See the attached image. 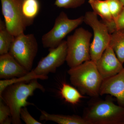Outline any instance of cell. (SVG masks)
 <instances>
[{
  "mask_svg": "<svg viewBox=\"0 0 124 124\" xmlns=\"http://www.w3.org/2000/svg\"><path fill=\"white\" fill-rule=\"evenodd\" d=\"M27 82H19L9 85L0 95V99L3 100L10 109L13 124H22L20 110L23 107L34 105L27 100L33 95L35 90L38 89L45 91L44 86L38 82L37 79L31 80L28 83Z\"/></svg>",
  "mask_w": 124,
  "mask_h": 124,
  "instance_id": "1",
  "label": "cell"
},
{
  "mask_svg": "<svg viewBox=\"0 0 124 124\" xmlns=\"http://www.w3.org/2000/svg\"><path fill=\"white\" fill-rule=\"evenodd\" d=\"M72 84L82 94L97 98L100 95L103 79L94 62L90 60L68 71Z\"/></svg>",
  "mask_w": 124,
  "mask_h": 124,
  "instance_id": "2",
  "label": "cell"
},
{
  "mask_svg": "<svg viewBox=\"0 0 124 124\" xmlns=\"http://www.w3.org/2000/svg\"><path fill=\"white\" fill-rule=\"evenodd\" d=\"M83 117L89 124H124V107L110 99L98 100L85 109Z\"/></svg>",
  "mask_w": 124,
  "mask_h": 124,
  "instance_id": "3",
  "label": "cell"
},
{
  "mask_svg": "<svg viewBox=\"0 0 124 124\" xmlns=\"http://www.w3.org/2000/svg\"><path fill=\"white\" fill-rule=\"evenodd\" d=\"M92 36L90 32L80 27L75 29L73 35L68 37L66 62L70 68L91 60L90 40Z\"/></svg>",
  "mask_w": 124,
  "mask_h": 124,
  "instance_id": "4",
  "label": "cell"
},
{
  "mask_svg": "<svg viewBox=\"0 0 124 124\" xmlns=\"http://www.w3.org/2000/svg\"><path fill=\"white\" fill-rule=\"evenodd\" d=\"M38 51V42L35 35L23 32L15 36L9 53L29 72Z\"/></svg>",
  "mask_w": 124,
  "mask_h": 124,
  "instance_id": "5",
  "label": "cell"
},
{
  "mask_svg": "<svg viewBox=\"0 0 124 124\" xmlns=\"http://www.w3.org/2000/svg\"><path fill=\"white\" fill-rule=\"evenodd\" d=\"M84 22V16L70 19L66 13L61 11L56 18L53 28L42 36L43 46L49 49L57 47L69 33Z\"/></svg>",
  "mask_w": 124,
  "mask_h": 124,
  "instance_id": "6",
  "label": "cell"
},
{
  "mask_svg": "<svg viewBox=\"0 0 124 124\" xmlns=\"http://www.w3.org/2000/svg\"><path fill=\"white\" fill-rule=\"evenodd\" d=\"M49 51L48 54L41 58L35 68L27 74L30 80L46 79L48 74L55 73L58 68L66 62L67 53L66 41L63 40L58 46L49 49Z\"/></svg>",
  "mask_w": 124,
  "mask_h": 124,
  "instance_id": "7",
  "label": "cell"
},
{
  "mask_svg": "<svg viewBox=\"0 0 124 124\" xmlns=\"http://www.w3.org/2000/svg\"><path fill=\"white\" fill-rule=\"evenodd\" d=\"M84 17V22L93 29V38L91 44V60L96 63L101 57L107 46L110 38L106 25L98 19V16L93 11H87Z\"/></svg>",
  "mask_w": 124,
  "mask_h": 124,
  "instance_id": "8",
  "label": "cell"
},
{
  "mask_svg": "<svg viewBox=\"0 0 124 124\" xmlns=\"http://www.w3.org/2000/svg\"><path fill=\"white\" fill-rule=\"evenodd\" d=\"M1 12L8 31L15 36L24 32L28 27L22 13V0H0Z\"/></svg>",
  "mask_w": 124,
  "mask_h": 124,
  "instance_id": "9",
  "label": "cell"
},
{
  "mask_svg": "<svg viewBox=\"0 0 124 124\" xmlns=\"http://www.w3.org/2000/svg\"><path fill=\"white\" fill-rule=\"evenodd\" d=\"M95 63L103 80L116 75L124 68L123 64L109 45Z\"/></svg>",
  "mask_w": 124,
  "mask_h": 124,
  "instance_id": "10",
  "label": "cell"
},
{
  "mask_svg": "<svg viewBox=\"0 0 124 124\" xmlns=\"http://www.w3.org/2000/svg\"><path fill=\"white\" fill-rule=\"evenodd\" d=\"M99 94L115 97L118 105L124 107V68L116 75L103 80Z\"/></svg>",
  "mask_w": 124,
  "mask_h": 124,
  "instance_id": "11",
  "label": "cell"
},
{
  "mask_svg": "<svg viewBox=\"0 0 124 124\" xmlns=\"http://www.w3.org/2000/svg\"><path fill=\"white\" fill-rule=\"evenodd\" d=\"M29 72L9 53L0 55V78L8 79L22 77Z\"/></svg>",
  "mask_w": 124,
  "mask_h": 124,
  "instance_id": "12",
  "label": "cell"
},
{
  "mask_svg": "<svg viewBox=\"0 0 124 124\" xmlns=\"http://www.w3.org/2000/svg\"><path fill=\"white\" fill-rule=\"evenodd\" d=\"M40 120L53 121L59 124H89L82 116L77 115H64L50 114L45 111L40 110Z\"/></svg>",
  "mask_w": 124,
  "mask_h": 124,
  "instance_id": "13",
  "label": "cell"
},
{
  "mask_svg": "<svg viewBox=\"0 0 124 124\" xmlns=\"http://www.w3.org/2000/svg\"><path fill=\"white\" fill-rule=\"evenodd\" d=\"M22 13L28 26L33 23L40 9V4L39 0H22Z\"/></svg>",
  "mask_w": 124,
  "mask_h": 124,
  "instance_id": "14",
  "label": "cell"
},
{
  "mask_svg": "<svg viewBox=\"0 0 124 124\" xmlns=\"http://www.w3.org/2000/svg\"><path fill=\"white\" fill-rule=\"evenodd\" d=\"M109 46L115 52L121 62L124 63V29L110 33Z\"/></svg>",
  "mask_w": 124,
  "mask_h": 124,
  "instance_id": "15",
  "label": "cell"
},
{
  "mask_svg": "<svg viewBox=\"0 0 124 124\" xmlns=\"http://www.w3.org/2000/svg\"><path fill=\"white\" fill-rule=\"evenodd\" d=\"M93 11L101 18L102 22L109 23L113 21L107 0H89Z\"/></svg>",
  "mask_w": 124,
  "mask_h": 124,
  "instance_id": "16",
  "label": "cell"
},
{
  "mask_svg": "<svg viewBox=\"0 0 124 124\" xmlns=\"http://www.w3.org/2000/svg\"><path fill=\"white\" fill-rule=\"evenodd\" d=\"M60 93L62 98L70 104L76 105L85 97L75 88L66 83H63Z\"/></svg>",
  "mask_w": 124,
  "mask_h": 124,
  "instance_id": "17",
  "label": "cell"
},
{
  "mask_svg": "<svg viewBox=\"0 0 124 124\" xmlns=\"http://www.w3.org/2000/svg\"><path fill=\"white\" fill-rule=\"evenodd\" d=\"M15 36L6 28L4 21L0 20V54L9 53Z\"/></svg>",
  "mask_w": 124,
  "mask_h": 124,
  "instance_id": "18",
  "label": "cell"
},
{
  "mask_svg": "<svg viewBox=\"0 0 124 124\" xmlns=\"http://www.w3.org/2000/svg\"><path fill=\"white\" fill-rule=\"evenodd\" d=\"M113 21L117 20L124 8V6L120 0H107Z\"/></svg>",
  "mask_w": 124,
  "mask_h": 124,
  "instance_id": "19",
  "label": "cell"
},
{
  "mask_svg": "<svg viewBox=\"0 0 124 124\" xmlns=\"http://www.w3.org/2000/svg\"><path fill=\"white\" fill-rule=\"evenodd\" d=\"M86 0H55L54 5L57 7L65 9H74L84 5Z\"/></svg>",
  "mask_w": 124,
  "mask_h": 124,
  "instance_id": "20",
  "label": "cell"
},
{
  "mask_svg": "<svg viewBox=\"0 0 124 124\" xmlns=\"http://www.w3.org/2000/svg\"><path fill=\"white\" fill-rule=\"evenodd\" d=\"M0 99V124H9L12 123L11 111L7 105L4 104Z\"/></svg>",
  "mask_w": 124,
  "mask_h": 124,
  "instance_id": "21",
  "label": "cell"
},
{
  "mask_svg": "<svg viewBox=\"0 0 124 124\" xmlns=\"http://www.w3.org/2000/svg\"><path fill=\"white\" fill-rule=\"evenodd\" d=\"M110 33L115 31L124 29V7L117 20L109 23H105Z\"/></svg>",
  "mask_w": 124,
  "mask_h": 124,
  "instance_id": "22",
  "label": "cell"
},
{
  "mask_svg": "<svg viewBox=\"0 0 124 124\" xmlns=\"http://www.w3.org/2000/svg\"><path fill=\"white\" fill-rule=\"evenodd\" d=\"M21 119L26 124H42L37 120L33 118L30 115L26 107L21 108L20 111Z\"/></svg>",
  "mask_w": 124,
  "mask_h": 124,
  "instance_id": "23",
  "label": "cell"
},
{
  "mask_svg": "<svg viewBox=\"0 0 124 124\" xmlns=\"http://www.w3.org/2000/svg\"><path fill=\"white\" fill-rule=\"evenodd\" d=\"M120 0L121 1V2H122L124 6V0Z\"/></svg>",
  "mask_w": 124,
  "mask_h": 124,
  "instance_id": "24",
  "label": "cell"
}]
</instances>
